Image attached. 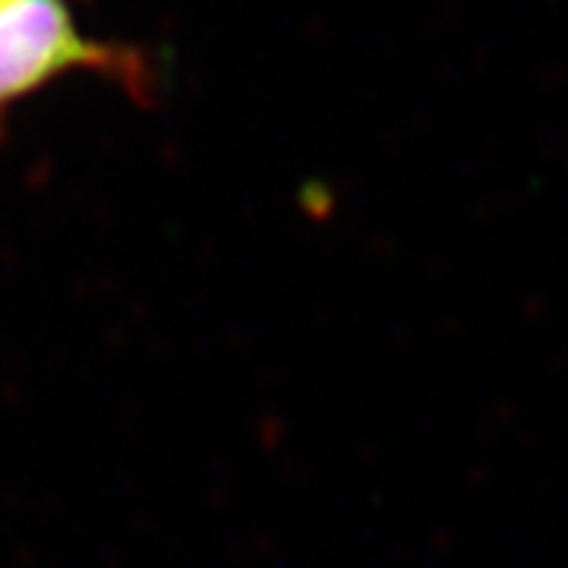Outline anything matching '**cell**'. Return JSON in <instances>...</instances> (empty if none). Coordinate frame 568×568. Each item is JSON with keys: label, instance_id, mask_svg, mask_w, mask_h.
Instances as JSON below:
<instances>
[{"label": "cell", "instance_id": "cell-1", "mask_svg": "<svg viewBox=\"0 0 568 568\" xmlns=\"http://www.w3.org/2000/svg\"><path fill=\"white\" fill-rule=\"evenodd\" d=\"M92 73L149 99L152 63L140 48L89 36L73 0H3L0 3V118L51 82Z\"/></svg>", "mask_w": 568, "mask_h": 568}, {"label": "cell", "instance_id": "cell-2", "mask_svg": "<svg viewBox=\"0 0 568 568\" xmlns=\"http://www.w3.org/2000/svg\"><path fill=\"white\" fill-rule=\"evenodd\" d=\"M0 3H3V0H0Z\"/></svg>", "mask_w": 568, "mask_h": 568}]
</instances>
